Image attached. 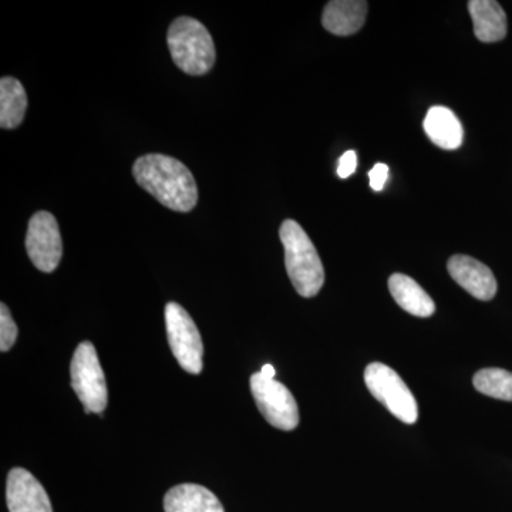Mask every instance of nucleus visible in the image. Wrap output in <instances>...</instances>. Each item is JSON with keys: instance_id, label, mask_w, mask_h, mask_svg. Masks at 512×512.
I'll return each instance as SVG.
<instances>
[{"instance_id": "2", "label": "nucleus", "mask_w": 512, "mask_h": 512, "mask_svg": "<svg viewBox=\"0 0 512 512\" xmlns=\"http://www.w3.org/2000/svg\"><path fill=\"white\" fill-rule=\"evenodd\" d=\"M279 237L285 249L286 272L296 292L303 298L318 295L325 284V269L311 238L293 220L284 221Z\"/></svg>"}, {"instance_id": "15", "label": "nucleus", "mask_w": 512, "mask_h": 512, "mask_svg": "<svg viewBox=\"0 0 512 512\" xmlns=\"http://www.w3.org/2000/svg\"><path fill=\"white\" fill-rule=\"evenodd\" d=\"M389 291L397 305L417 318H429L436 312V305L429 293L424 291L410 276L394 274L389 278Z\"/></svg>"}, {"instance_id": "7", "label": "nucleus", "mask_w": 512, "mask_h": 512, "mask_svg": "<svg viewBox=\"0 0 512 512\" xmlns=\"http://www.w3.org/2000/svg\"><path fill=\"white\" fill-rule=\"evenodd\" d=\"M259 412L275 429L292 431L299 424L298 403L284 384L255 373L249 380Z\"/></svg>"}, {"instance_id": "11", "label": "nucleus", "mask_w": 512, "mask_h": 512, "mask_svg": "<svg viewBox=\"0 0 512 512\" xmlns=\"http://www.w3.org/2000/svg\"><path fill=\"white\" fill-rule=\"evenodd\" d=\"M367 9L365 0H332L323 10V28L336 36L355 35L365 25Z\"/></svg>"}, {"instance_id": "13", "label": "nucleus", "mask_w": 512, "mask_h": 512, "mask_svg": "<svg viewBox=\"0 0 512 512\" xmlns=\"http://www.w3.org/2000/svg\"><path fill=\"white\" fill-rule=\"evenodd\" d=\"M165 512H225L217 495L198 484H180L164 497Z\"/></svg>"}, {"instance_id": "10", "label": "nucleus", "mask_w": 512, "mask_h": 512, "mask_svg": "<svg viewBox=\"0 0 512 512\" xmlns=\"http://www.w3.org/2000/svg\"><path fill=\"white\" fill-rule=\"evenodd\" d=\"M6 500L10 512H53L45 488L25 468L10 470Z\"/></svg>"}, {"instance_id": "1", "label": "nucleus", "mask_w": 512, "mask_h": 512, "mask_svg": "<svg viewBox=\"0 0 512 512\" xmlns=\"http://www.w3.org/2000/svg\"><path fill=\"white\" fill-rule=\"evenodd\" d=\"M134 178L170 210L190 212L197 205V183L187 165L164 154H147L133 167Z\"/></svg>"}, {"instance_id": "5", "label": "nucleus", "mask_w": 512, "mask_h": 512, "mask_svg": "<svg viewBox=\"0 0 512 512\" xmlns=\"http://www.w3.org/2000/svg\"><path fill=\"white\" fill-rule=\"evenodd\" d=\"M70 375H72L73 390L83 403L84 412L103 413L106 410L109 394H107L106 377L93 343L83 342L77 346L72 366H70Z\"/></svg>"}, {"instance_id": "6", "label": "nucleus", "mask_w": 512, "mask_h": 512, "mask_svg": "<svg viewBox=\"0 0 512 512\" xmlns=\"http://www.w3.org/2000/svg\"><path fill=\"white\" fill-rule=\"evenodd\" d=\"M165 326L171 352L185 372L200 375L204 345L200 330L183 306L170 302L165 306Z\"/></svg>"}, {"instance_id": "8", "label": "nucleus", "mask_w": 512, "mask_h": 512, "mask_svg": "<svg viewBox=\"0 0 512 512\" xmlns=\"http://www.w3.org/2000/svg\"><path fill=\"white\" fill-rule=\"evenodd\" d=\"M26 251L39 271L46 274L55 271L63 255L62 235L55 215L46 211L33 215L26 235Z\"/></svg>"}, {"instance_id": "18", "label": "nucleus", "mask_w": 512, "mask_h": 512, "mask_svg": "<svg viewBox=\"0 0 512 512\" xmlns=\"http://www.w3.org/2000/svg\"><path fill=\"white\" fill-rule=\"evenodd\" d=\"M16 339H18V326L10 315L8 306L2 303L0 305V350L3 353L8 352L15 345Z\"/></svg>"}, {"instance_id": "4", "label": "nucleus", "mask_w": 512, "mask_h": 512, "mask_svg": "<svg viewBox=\"0 0 512 512\" xmlns=\"http://www.w3.org/2000/svg\"><path fill=\"white\" fill-rule=\"evenodd\" d=\"M365 383L376 400L406 424H414L419 419V407L412 390L392 367L383 363H370L365 370Z\"/></svg>"}, {"instance_id": "14", "label": "nucleus", "mask_w": 512, "mask_h": 512, "mask_svg": "<svg viewBox=\"0 0 512 512\" xmlns=\"http://www.w3.org/2000/svg\"><path fill=\"white\" fill-rule=\"evenodd\" d=\"M423 127L427 137L443 150H457L463 144V126L456 114L447 107H431L427 111Z\"/></svg>"}, {"instance_id": "17", "label": "nucleus", "mask_w": 512, "mask_h": 512, "mask_svg": "<svg viewBox=\"0 0 512 512\" xmlns=\"http://www.w3.org/2000/svg\"><path fill=\"white\" fill-rule=\"evenodd\" d=\"M478 392L494 399L512 402V373L497 367L477 372L473 379Z\"/></svg>"}, {"instance_id": "19", "label": "nucleus", "mask_w": 512, "mask_h": 512, "mask_svg": "<svg viewBox=\"0 0 512 512\" xmlns=\"http://www.w3.org/2000/svg\"><path fill=\"white\" fill-rule=\"evenodd\" d=\"M370 187L375 191H382L389 177V167L386 164L377 163L369 173Z\"/></svg>"}, {"instance_id": "16", "label": "nucleus", "mask_w": 512, "mask_h": 512, "mask_svg": "<svg viewBox=\"0 0 512 512\" xmlns=\"http://www.w3.org/2000/svg\"><path fill=\"white\" fill-rule=\"evenodd\" d=\"M28 109V96L18 79L0 80V127L5 130L19 127Z\"/></svg>"}, {"instance_id": "9", "label": "nucleus", "mask_w": 512, "mask_h": 512, "mask_svg": "<svg viewBox=\"0 0 512 512\" xmlns=\"http://www.w3.org/2000/svg\"><path fill=\"white\" fill-rule=\"evenodd\" d=\"M447 269L451 278L478 301H491L497 293V279L491 269L471 256H451Z\"/></svg>"}, {"instance_id": "12", "label": "nucleus", "mask_w": 512, "mask_h": 512, "mask_svg": "<svg viewBox=\"0 0 512 512\" xmlns=\"http://www.w3.org/2000/svg\"><path fill=\"white\" fill-rule=\"evenodd\" d=\"M467 5L474 23V35L480 42H501L507 36V15L500 3L495 0H470Z\"/></svg>"}, {"instance_id": "21", "label": "nucleus", "mask_w": 512, "mask_h": 512, "mask_svg": "<svg viewBox=\"0 0 512 512\" xmlns=\"http://www.w3.org/2000/svg\"><path fill=\"white\" fill-rule=\"evenodd\" d=\"M262 376L268 377V379H275V367L272 365H264L261 369Z\"/></svg>"}, {"instance_id": "3", "label": "nucleus", "mask_w": 512, "mask_h": 512, "mask_svg": "<svg viewBox=\"0 0 512 512\" xmlns=\"http://www.w3.org/2000/svg\"><path fill=\"white\" fill-rule=\"evenodd\" d=\"M167 40L174 63L184 73L202 76L214 67V40L200 20L188 16L175 19Z\"/></svg>"}, {"instance_id": "20", "label": "nucleus", "mask_w": 512, "mask_h": 512, "mask_svg": "<svg viewBox=\"0 0 512 512\" xmlns=\"http://www.w3.org/2000/svg\"><path fill=\"white\" fill-rule=\"evenodd\" d=\"M357 168V156L355 151H346L342 157H340L338 165V175L340 178H348L350 175L355 173Z\"/></svg>"}]
</instances>
